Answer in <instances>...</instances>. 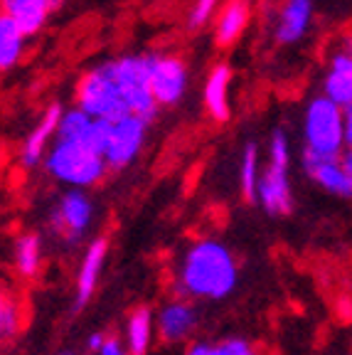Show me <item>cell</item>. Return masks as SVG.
<instances>
[{"mask_svg":"<svg viewBox=\"0 0 352 355\" xmlns=\"http://www.w3.org/2000/svg\"><path fill=\"white\" fill-rule=\"evenodd\" d=\"M44 168L60 183L69 185L74 190H87L101 183L106 175V163L94 148L79 141H55L50 153L44 155Z\"/></svg>","mask_w":352,"mask_h":355,"instance_id":"cell-3","label":"cell"},{"mask_svg":"<svg viewBox=\"0 0 352 355\" xmlns=\"http://www.w3.org/2000/svg\"><path fill=\"white\" fill-rule=\"evenodd\" d=\"M217 10H220V0H195L190 17H187V28L190 30L204 28V25L217 15Z\"/></svg>","mask_w":352,"mask_h":355,"instance_id":"cell-25","label":"cell"},{"mask_svg":"<svg viewBox=\"0 0 352 355\" xmlns=\"http://www.w3.org/2000/svg\"><path fill=\"white\" fill-rule=\"evenodd\" d=\"M101 343H104V333H91L87 340V348L91 350V353H99Z\"/></svg>","mask_w":352,"mask_h":355,"instance_id":"cell-27","label":"cell"},{"mask_svg":"<svg viewBox=\"0 0 352 355\" xmlns=\"http://www.w3.org/2000/svg\"><path fill=\"white\" fill-rule=\"evenodd\" d=\"M259 148L256 144H247L242 153V163H239V188L247 200H256V185H259Z\"/></svg>","mask_w":352,"mask_h":355,"instance_id":"cell-23","label":"cell"},{"mask_svg":"<svg viewBox=\"0 0 352 355\" xmlns=\"http://www.w3.org/2000/svg\"><path fill=\"white\" fill-rule=\"evenodd\" d=\"M209 348H212V345H207V343H197V345H193V348L187 350L185 355H209Z\"/></svg>","mask_w":352,"mask_h":355,"instance_id":"cell-29","label":"cell"},{"mask_svg":"<svg viewBox=\"0 0 352 355\" xmlns=\"http://www.w3.org/2000/svg\"><path fill=\"white\" fill-rule=\"evenodd\" d=\"M64 0H22L20 6L10 12V17L15 20L17 30L28 37H35L37 33H42V28L47 25L50 15L55 10H60Z\"/></svg>","mask_w":352,"mask_h":355,"instance_id":"cell-18","label":"cell"},{"mask_svg":"<svg viewBox=\"0 0 352 355\" xmlns=\"http://www.w3.org/2000/svg\"><path fill=\"white\" fill-rule=\"evenodd\" d=\"M60 355H74V353H60Z\"/></svg>","mask_w":352,"mask_h":355,"instance_id":"cell-30","label":"cell"},{"mask_svg":"<svg viewBox=\"0 0 352 355\" xmlns=\"http://www.w3.org/2000/svg\"><path fill=\"white\" fill-rule=\"evenodd\" d=\"M91 200L87 198L84 190H69L60 198L55 212H52V230L60 232L62 237L77 239L84 230L91 225Z\"/></svg>","mask_w":352,"mask_h":355,"instance_id":"cell-10","label":"cell"},{"mask_svg":"<svg viewBox=\"0 0 352 355\" xmlns=\"http://www.w3.org/2000/svg\"><path fill=\"white\" fill-rule=\"evenodd\" d=\"M303 171L310 180L328 193L350 198L352 195V153L342 150L340 155H315L303 150Z\"/></svg>","mask_w":352,"mask_h":355,"instance_id":"cell-9","label":"cell"},{"mask_svg":"<svg viewBox=\"0 0 352 355\" xmlns=\"http://www.w3.org/2000/svg\"><path fill=\"white\" fill-rule=\"evenodd\" d=\"M60 114H62L60 104H50L47 109H44L39 123L33 128V131H30V136L25 139V144H22V148H20L22 166L35 168L44 158V148L50 146L52 136L57 133V121H60Z\"/></svg>","mask_w":352,"mask_h":355,"instance_id":"cell-16","label":"cell"},{"mask_svg":"<svg viewBox=\"0 0 352 355\" xmlns=\"http://www.w3.org/2000/svg\"><path fill=\"white\" fill-rule=\"evenodd\" d=\"M94 119L87 116L84 111H79L77 106L74 109H62L60 121H57V139L60 141H79V144H87L89 133H91Z\"/></svg>","mask_w":352,"mask_h":355,"instance_id":"cell-21","label":"cell"},{"mask_svg":"<svg viewBox=\"0 0 352 355\" xmlns=\"http://www.w3.org/2000/svg\"><path fill=\"white\" fill-rule=\"evenodd\" d=\"M155 323H153V311L148 306H141L128 316L126 321V353L128 355H146L153 340Z\"/></svg>","mask_w":352,"mask_h":355,"instance_id":"cell-19","label":"cell"},{"mask_svg":"<svg viewBox=\"0 0 352 355\" xmlns=\"http://www.w3.org/2000/svg\"><path fill=\"white\" fill-rule=\"evenodd\" d=\"M22 0H0V12H6V15H10L12 10H15L17 6H20Z\"/></svg>","mask_w":352,"mask_h":355,"instance_id":"cell-28","label":"cell"},{"mask_svg":"<svg viewBox=\"0 0 352 355\" xmlns=\"http://www.w3.org/2000/svg\"><path fill=\"white\" fill-rule=\"evenodd\" d=\"M114 72L128 116H138L146 123L153 121L158 116V106H155L148 84V55L114 57Z\"/></svg>","mask_w":352,"mask_h":355,"instance_id":"cell-6","label":"cell"},{"mask_svg":"<svg viewBox=\"0 0 352 355\" xmlns=\"http://www.w3.org/2000/svg\"><path fill=\"white\" fill-rule=\"evenodd\" d=\"M229 87H231V69L229 64L220 62L209 69L207 74V82H204V109L217 123H225L229 121L231 116V109H229Z\"/></svg>","mask_w":352,"mask_h":355,"instance_id":"cell-14","label":"cell"},{"mask_svg":"<svg viewBox=\"0 0 352 355\" xmlns=\"http://www.w3.org/2000/svg\"><path fill=\"white\" fill-rule=\"evenodd\" d=\"M77 109L99 121H121L128 116L121 89L116 82L114 60H104L87 69L77 82Z\"/></svg>","mask_w":352,"mask_h":355,"instance_id":"cell-2","label":"cell"},{"mask_svg":"<svg viewBox=\"0 0 352 355\" xmlns=\"http://www.w3.org/2000/svg\"><path fill=\"white\" fill-rule=\"evenodd\" d=\"M20 328V311L15 301H10L0 288V338H10Z\"/></svg>","mask_w":352,"mask_h":355,"instance_id":"cell-24","label":"cell"},{"mask_svg":"<svg viewBox=\"0 0 352 355\" xmlns=\"http://www.w3.org/2000/svg\"><path fill=\"white\" fill-rule=\"evenodd\" d=\"M252 20V6L249 0H227L222 10L215 15V40L222 47H229L244 35Z\"/></svg>","mask_w":352,"mask_h":355,"instance_id":"cell-15","label":"cell"},{"mask_svg":"<svg viewBox=\"0 0 352 355\" xmlns=\"http://www.w3.org/2000/svg\"><path fill=\"white\" fill-rule=\"evenodd\" d=\"M313 22V0H286L276 20V40L281 44L301 42Z\"/></svg>","mask_w":352,"mask_h":355,"instance_id":"cell-12","label":"cell"},{"mask_svg":"<svg viewBox=\"0 0 352 355\" xmlns=\"http://www.w3.org/2000/svg\"><path fill=\"white\" fill-rule=\"evenodd\" d=\"M106 252H109V239L106 237H96L87 247V252H84V259L77 277V309H84L89 304V299L94 296V288H96V282H99Z\"/></svg>","mask_w":352,"mask_h":355,"instance_id":"cell-17","label":"cell"},{"mask_svg":"<svg viewBox=\"0 0 352 355\" xmlns=\"http://www.w3.org/2000/svg\"><path fill=\"white\" fill-rule=\"evenodd\" d=\"M190 72L175 55H148V84L155 106H175L185 96Z\"/></svg>","mask_w":352,"mask_h":355,"instance_id":"cell-7","label":"cell"},{"mask_svg":"<svg viewBox=\"0 0 352 355\" xmlns=\"http://www.w3.org/2000/svg\"><path fill=\"white\" fill-rule=\"evenodd\" d=\"M288 168H291L288 136L283 131H274L269 146V166L259 173V185H256V200L269 215H288L293 207Z\"/></svg>","mask_w":352,"mask_h":355,"instance_id":"cell-4","label":"cell"},{"mask_svg":"<svg viewBox=\"0 0 352 355\" xmlns=\"http://www.w3.org/2000/svg\"><path fill=\"white\" fill-rule=\"evenodd\" d=\"M148 136V123L138 116H126L111 123L109 141L104 148V163L111 171H123L138 158Z\"/></svg>","mask_w":352,"mask_h":355,"instance_id":"cell-8","label":"cell"},{"mask_svg":"<svg viewBox=\"0 0 352 355\" xmlns=\"http://www.w3.org/2000/svg\"><path fill=\"white\" fill-rule=\"evenodd\" d=\"M15 264L22 277H35L42 264V244L37 234H22L15 244Z\"/></svg>","mask_w":352,"mask_h":355,"instance_id":"cell-22","label":"cell"},{"mask_svg":"<svg viewBox=\"0 0 352 355\" xmlns=\"http://www.w3.org/2000/svg\"><path fill=\"white\" fill-rule=\"evenodd\" d=\"M25 52V35L17 30L15 20L0 12V72H8L22 60Z\"/></svg>","mask_w":352,"mask_h":355,"instance_id":"cell-20","label":"cell"},{"mask_svg":"<svg viewBox=\"0 0 352 355\" xmlns=\"http://www.w3.org/2000/svg\"><path fill=\"white\" fill-rule=\"evenodd\" d=\"M237 259L222 242L200 239L187 250L177 284V301L187 296L195 299H225L237 286Z\"/></svg>","mask_w":352,"mask_h":355,"instance_id":"cell-1","label":"cell"},{"mask_svg":"<svg viewBox=\"0 0 352 355\" xmlns=\"http://www.w3.org/2000/svg\"><path fill=\"white\" fill-rule=\"evenodd\" d=\"M323 96L340 109L352 106V55L347 47L331 57V67L323 79Z\"/></svg>","mask_w":352,"mask_h":355,"instance_id":"cell-11","label":"cell"},{"mask_svg":"<svg viewBox=\"0 0 352 355\" xmlns=\"http://www.w3.org/2000/svg\"><path fill=\"white\" fill-rule=\"evenodd\" d=\"M303 139L306 150L315 155H340L342 150H350L345 146V111L325 96L310 99L303 114Z\"/></svg>","mask_w":352,"mask_h":355,"instance_id":"cell-5","label":"cell"},{"mask_svg":"<svg viewBox=\"0 0 352 355\" xmlns=\"http://www.w3.org/2000/svg\"><path fill=\"white\" fill-rule=\"evenodd\" d=\"M209 355H256L254 348L242 338H229L220 345H212L209 348Z\"/></svg>","mask_w":352,"mask_h":355,"instance_id":"cell-26","label":"cell"},{"mask_svg":"<svg viewBox=\"0 0 352 355\" xmlns=\"http://www.w3.org/2000/svg\"><path fill=\"white\" fill-rule=\"evenodd\" d=\"M158 328V336L163 343H180L197 326V313L187 301H173L158 313V321H153Z\"/></svg>","mask_w":352,"mask_h":355,"instance_id":"cell-13","label":"cell"}]
</instances>
